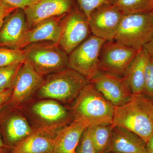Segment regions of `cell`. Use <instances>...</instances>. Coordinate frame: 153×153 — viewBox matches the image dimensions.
<instances>
[{"label": "cell", "instance_id": "cell-16", "mask_svg": "<svg viewBox=\"0 0 153 153\" xmlns=\"http://www.w3.org/2000/svg\"><path fill=\"white\" fill-rule=\"evenodd\" d=\"M147 143L128 129L115 126L105 153H146Z\"/></svg>", "mask_w": 153, "mask_h": 153}, {"label": "cell", "instance_id": "cell-18", "mask_svg": "<svg viewBox=\"0 0 153 153\" xmlns=\"http://www.w3.org/2000/svg\"><path fill=\"white\" fill-rule=\"evenodd\" d=\"M87 127L84 124L73 121L60 129L54 137L52 153H76L82 134Z\"/></svg>", "mask_w": 153, "mask_h": 153}, {"label": "cell", "instance_id": "cell-37", "mask_svg": "<svg viewBox=\"0 0 153 153\" xmlns=\"http://www.w3.org/2000/svg\"><path fill=\"white\" fill-rule=\"evenodd\" d=\"M1 3V1H0V3Z\"/></svg>", "mask_w": 153, "mask_h": 153}, {"label": "cell", "instance_id": "cell-8", "mask_svg": "<svg viewBox=\"0 0 153 153\" xmlns=\"http://www.w3.org/2000/svg\"><path fill=\"white\" fill-rule=\"evenodd\" d=\"M138 51L115 41H105L100 54V71L123 77Z\"/></svg>", "mask_w": 153, "mask_h": 153}, {"label": "cell", "instance_id": "cell-33", "mask_svg": "<svg viewBox=\"0 0 153 153\" xmlns=\"http://www.w3.org/2000/svg\"><path fill=\"white\" fill-rule=\"evenodd\" d=\"M7 148V146L5 144L4 140L2 138L1 135V133H0V149H3V148Z\"/></svg>", "mask_w": 153, "mask_h": 153}, {"label": "cell", "instance_id": "cell-14", "mask_svg": "<svg viewBox=\"0 0 153 153\" xmlns=\"http://www.w3.org/2000/svg\"><path fill=\"white\" fill-rule=\"evenodd\" d=\"M28 30L25 11L16 9L6 18L0 29V47L20 49Z\"/></svg>", "mask_w": 153, "mask_h": 153}, {"label": "cell", "instance_id": "cell-21", "mask_svg": "<svg viewBox=\"0 0 153 153\" xmlns=\"http://www.w3.org/2000/svg\"><path fill=\"white\" fill-rule=\"evenodd\" d=\"M113 125H100L90 127L94 153H105L109 145Z\"/></svg>", "mask_w": 153, "mask_h": 153}, {"label": "cell", "instance_id": "cell-19", "mask_svg": "<svg viewBox=\"0 0 153 153\" xmlns=\"http://www.w3.org/2000/svg\"><path fill=\"white\" fill-rule=\"evenodd\" d=\"M55 135L36 129L12 148L10 153H52Z\"/></svg>", "mask_w": 153, "mask_h": 153}, {"label": "cell", "instance_id": "cell-1", "mask_svg": "<svg viewBox=\"0 0 153 153\" xmlns=\"http://www.w3.org/2000/svg\"><path fill=\"white\" fill-rule=\"evenodd\" d=\"M112 124L129 130L147 143L153 135V101L143 94L115 107Z\"/></svg>", "mask_w": 153, "mask_h": 153}, {"label": "cell", "instance_id": "cell-28", "mask_svg": "<svg viewBox=\"0 0 153 153\" xmlns=\"http://www.w3.org/2000/svg\"><path fill=\"white\" fill-rule=\"evenodd\" d=\"M40 1V0H0V1L11 7L25 10V9L36 4Z\"/></svg>", "mask_w": 153, "mask_h": 153}, {"label": "cell", "instance_id": "cell-35", "mask_svg": "<svg viewBox=\"0 0 153 153\" xmlns=\"http://www.w3.org/2000/svg\"><path fill=\"white\" fill-rule=\"evenodd\" d=\"M119 153V152H111V153Z\"/></svg>", "mask_w": 153, "mask_h": 153}, {"label": "cell", "instance_id": "cell-3", "mask_svg": "<svg viewBox=\"0 0 153 153\" xmlns=\"http://www.w3.org/2000/svg\"><path fill=\"white\" fill-rule=\"evenodd\" d=\"M89 82L85 76L68 67L47 75L36 94L41 99L70 102L76 99Z\"/></svg>", "mask_w": 153, "mask_h": 153}, {"label": "cell", "instance_id": "cell-7", "mask_svg": "<svg viewBox=\"0 0 153 153\" xmlns=\"http://www.w3.org/2000/svg\"><path fill=\"white\" fill-rule=\"evenodd\" d=\"M106 41L93 34L68 55V67L90 81L100 71L99 56Z\"/></svg>", "mask_w": 153, "mask_h": 153}, {"label": "cell", "instance_id": "cell-24", "mask_svg": "<svg viewBox=\"0 0 153 153\" xmlns=\"http://www.w3.org/2000/svg\"><path fill=\"white\" fill-rule=\"evenodd\" d=\"M23 63L0 67V92L13 90L17 74Z\"/></svg>", "mask_w": 153, "mask_h": 153}, {"label": "cell", "instance_id": "cell-11", "mask_svg": "<svg viewBox=\"0 0 153 153\" xmlns=\"http://www.w3.org/2000/svg\"><path fill=\"white\" fill-rule=\"evenodd\" d=\"M44 80V76L25 61L17 74L8 105L12 108H19L32 96L36 94Z\"/></svg>", "mask_w": 153, "mask_h": 153}, {"label": "cell", "instance_id": "cell-27", "mask_svg": "<svg viewBox=\"0 0 153 153\" xmlns=\"http://www.w3.org/2000/svg\"><path fill=\"white\" fill-rule=\"evenodd\" d=\"M76 153H94L90 127L85 129L76 148Z\"/></svg>", "mask_w": 153, "mask_h": 153}, {"label": "cell", "instance_id": "cell-32", "mask_svg": "<svg viewBox=\"0 0 153 153\" xmlns=\"http://www.w3.org/2000/svg\"><path fill=\"white\" fill-rule=\"evenodd\" d=\"M146 153H153V135L147 143Z\"/></svg>", "mask_w": 153, "mask_h": 153}, {"label": "cell", "instance_id": "cell-22", "mask_svg": "<svg viewBox=\"0 0 153 153\" xmlns=\"http://www.w3.org/2000/svg\"><path fill=\"white\" fill-rule=\"evenodd\" d=\"M114 4L124 14L152 12L153 0H115Z\"/></svg>", "mask_w": 153, "mask_h": 153}, {"label": "cell", "instance_id": "cell-15", "mask_svg": "<svg viewBox=\"0 0 153 153\" xmlns=\"http://www.w3.org/2000/svg\"><path fill=\"white\" fill-rule=\"evenodd\" d=\"M4 142L8 148L12 149L36 131L24 115L12 111L1 123Z\"/></svg>", "mask_w": 153, "mask_h": 153}, {"label": "cell", "instance_id": "cell-29", "mask_svg": "<svg viewBox=\"0 0 153 153\" xmlns=\"http://www.w3.org/2000/svg\"><path fill=\"white\" fill-rule=\"evenodd\" d=\"M16 9H17L9 7L4 3H0V29L2 27L6 18Z\"/></svg>", "mask_w": 153, "mask_h": 153}, {"label": "cell", "instance_id": "cell-17", "mask_svg": "<svg viewBox=\"0 0 153 153\" xmlns=\"http://www.w3.org/2000/svg\"><path fill=\"white\" fill-rule=\"evenodd\" d=\"M65 16L44 20L28 30L23 38L20 49H23L28 45L38 42H52L58 44L61 22Z\"/></svg>", "mask_w": 153, "mask_h": 153}, {"label": "cell", "instance_id": "cell-30", "mask_svg": "<svg viewBox=\"0 0 153 153\" xmlns=\"http://www.w3.org/2000/svg\"><path fill=\"white\" fill-rule=\"evenodd\" d=\"M13 93V90L0 92V111L5 105H7Z\"/></svg>", "mask_w": 153, "mask_h": 153}, {"label": "cell", "instance_id": "cell-23", "mask_svg": "<svg viewBox=\"0 0 153 153\" xmlns=\"http://www.w3.org/2000/svg\"><path fill=\"white\" fill-rule=\"evenodd\" d=\"M25 60L23 49L0 47V67L22 64Z\"/></svg>", "mask_w": 153, "mask_h": 153}, {"label": "cell", "instance_id": "cell-4", "mask_svg": "<svg viewBox=\"0 0 153 153\" xmlns=\"http://www.w3.org/2000/svg\"><path fill=\"white\" fill-rule=\"evenodd\" d=\"M25 112L34 123L36 129L54 135L73 120L71 111L58 101L49 99L34 102L26 108Z\"/></svg>", "mask_w": 153, "mask_h": 153}, {"label": "cell", "instance_id": "cell-31", "mask_svg": "<svg viewBox=\"0 0 153 153\" xmlns=\"http://www.w3.org/2000/svg\"><path fill=\"white\" fill-rule=\"evenodd\" d=\"M143 49L146 50L149 55L153 56V37L152 40L145 45Z\"/></svg>", "mask_w": 153, "mask_h": 153}, {"label": "cell", "instance_id": "cell-20", "mask_svg": "<svg viewBox=\"0 0 153 153\" xmlns=\"http://www.w3.org/2000/svg\"><path fill=\"white\" fill-rule=\"evenodd\" d=\"M148 55V52L143 48L139 50L124 76L128 82L132 95L143 94Z\"/></svg>", "mask_w": 153, "mask_h": 153}, {"label": "cell", "instance_id": "cell-5", "mask_svg": "<svg viewBox=\"0 0 153 153\" xmlns=\"http://www.w3.org/2000/svg\"><path fill=\"white\" fill-rule=\"evenodd\" d=\"M153 37V12H141L124 15L114 41L140 50Z\"/></svg>", "mask_w": 153, "mask_h": 153}, {"label": "cell", "instance_id": "cell-25", "mask_svg": "<svg viewBox=\"0 0 153 153\" xmlns=\"http://www.w3.org/2000/svg\"><path fill=\"white\" fill-rule=\"evenodd\" d=\"M143 94L153 101V56L149 53L145 67L144 85Z\"/></svg>", "mask_w": 153, "mask_h": 153}, {"label": "cell", "instance_id": "cell-34", "mask_svg": "<svg viewBox=\"0 0 153 153\" xmlns=\"http://www.w3.org/2000/svg\"><path fill=\"white\" fill-rule=\"evenodd\" d=\"M6 148H3V149H0V153H5V150Z\"/></svg>", "mask_w": 153, "mask_h": 153}, {"label": "cell", "instance_id": "cell-10", "mask_svg": "<svg viewBox=\"0 0 153 153\" xmlns=\"http://www.w3.org/2000/svg\"><path fill=\"white\" fill-rule=\"evenodd\" d=\"M124 13L114 4L95 9L88 19L91 34L106 41H114Z\"/></svg>", "mask_w": 153, "mask_h": 153}, {"label": "cell", "instance_id": "cell-9", "mask_svg": "<svg viewBox=\"0 0 153 153\" xmlns=\"http://www.w3.org/2000/svg\"><path fill=\"white\" fill-rule=\"evenodd\" d=\"M91 34L85 15L79 8L73 9L62 19L58 45L69 55Z\"/></svg>", "mask_w": 153, "mask_h": 153}, {"label": "cell", "instance_id": "cell-26", "mask_svg": "<svg viewBox=\"0 0 153 153\" xmlns=\"http://www.w3.org/2000/svg\"><path fill=\"white\" fill-rule=\"evenodd\" d=\"M78 7L88 19L95 9L105 4H114L115 0H76Z\"/></svg>", "mask_w": 153, "mask_h": 153}, {"label": "cell", "instance_id": "cell-36", "mask_svg": "<svg viewBox=\"0 0 153 153\" xmlns=\"http://www.w3.org/2000/svg\"><path fill=\"white\" fill-rule=\"evenodd\" d=\"M152 12H153V10H152Z\"/></svg>", "mask_w": 153, "mask_h": 153}, {"label": "cell", "instance_id": "cell-13", "mask_svg": "<svg viewBox=\"0 0 153 153\" xmlns=\"http://www.w3.org/2000/svg\"><path fill=\"white\" fill-rule=\"evenodd\" d=\"M74 0H40L25 11L29 30L40 22L66 16L73 9Z\"/></svg>", "mask_w": 153, "mask_h": 153}, {"label": "cell", "instance_id": "cell-2", "mask_svg": "<svg viewBox=\"0 0 153 153\" xmlns=\"http://www.w3.org/2000/svg\"><path fill=\"white\" fill-rule=\"evenodd\" d=\"M115 108L89 82L75 100L71 113L73 121L84 124L88 127L112 124Z\"/></svg>", "mask_w": 153, "mask_h": 153}, {"label": "cell", "instance_id": "cell-12", "mask_svg": "<svg viewBox=\"0 0 153 153\" xmlns=\"http://www.w3.org/2000/svg\"><path fill=\"white\" fill-rule=\"evenodd\" d=\"M90 82L115 107L122 106L130 100V87L124 76L100 71Z\"/></svg>", "mask_w": 153, "mask_h": 153}, {"label": "cell", "instance_id": "cell-6", "mask_svg": "<svg viewBox=\"0 0 153 153\" xmlns=\"http://www.w3.org/2000/svg\"><path fill=\"white\" fill-rule=\"evenodd\" d=\"M26 60L42 76L48 75L68 67V55L58 44L42 42L23 48Z\"/></svg>", "mask_w": 153, "mask_h": 153}]
</instances>
